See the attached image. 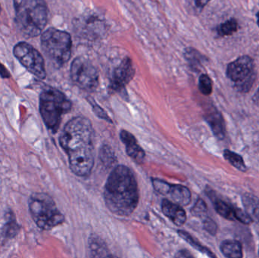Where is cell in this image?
Segmentation results:
<instances>
[{"instance_id":"cell-1","label":"cell","mask_w":259,"mask_h":258,"mask_svg":"<svg viewBox=\"0 0 259 258\" xmlns=\"http://www.w3.org/2000/svg\"><path fill=\"white\" fill-rule=\"evenodd\" d=\"M61 146L68 154L70 168L78 177H88L94 165V130L89 120L73 118L59 137Z\"/></svg>"},{"instance_id":"cell-2","label":"cell","mask_w":259,"mask_h":258,"mask_svg":"<svg viewBox=\"0 0 259 258\" xmlns=\"http://www.w3.org/2000/svg\"><path fill=\"white\" fill-rule=\"evenodd\" d=\"M104 198L109 211L118 216H129L135 211L138 186L130 168L119 165L112 171L105 186Z\"/></svg>"},{"instance_id":"cell-3","label":"cell","mask_w":259,"mask_h":258,"mask_svg":"<svg viewBox=\"0 0 259 258\" xmlns=\"http://www.w3.org/2000/svg\"><path fill=\"white\" fill-rule=\"evenodd\" d=\"M15 22L26 37H34L42 33L48 21L49 10L45 2L22 0L14 2Z\"/></svg>"},{"instance_id":"cell-4","label":"cell","mask_w":259,"mask_h":258,"mask_svg":"<svg viewBox=\"0 0 259 258\" xmlns=\"http://www.w3.org/2000/svg\"><path fill=\"white\" fill-rule=\"evenodd\" d=\"M71 103L60 91L44 90L39 97V111L47 128L53 133L59 130L64 114L71 110Z\"/></svg>"},{"instance_id":"cell-5","label":"cell","mask_w":259,"mask_h":258,"mask_svg":"<svg viewBox=\"0 0 259 258\" xmlns=\"http://www.w3.org/2000/svg\"><path fill=\"white\" fill-rule=\"evenodd\" d=\"M29 209L33 221L42 230H51L65 221L53 198L47 194H33L29 199Z\"/></svg>"},{"instance_id":"cell-6","label":"cell","mask_w":259,"mask_h":258,"mask_svg":"<svg viewBox=\"0 0 259 258\" xmlns=\"http://www.w3.org/2000/svg\"><path fill=\"white\" fill-rule=\"evenodd\" d=\"M41 46L50 62L60 67L71 57L72 41L67 32L50 28L41 36Z\"/></svg>"},{"instance_id":"cell-7","label":"cell","mask_w":259,"mask_h":258,"mask_svg":"<svg viewBox=\"0 0 259 258\" xmlns=\"http://www.w3.org/2000/svg\"><path fill=\"white\" fill-rule=\"evenodd\" d=\"M227 75L237 90L249 92L255 80V65L249 56H243L228 65Z\"/></svg>"},{"instance_id":"cell-8","label":"cell","mask_w":259,"mask_h":258,"mask_svg":"<svg viewBox=\"0 0 259 258\" xmlns=\"http://www.w3.org/2000/svg\"><path fill=\"white\" fill-rule=\"evenodd\" d=\"M73 82L83 90L93 92L99 86V74L92 62L83 57L73 61L71 67Z\"/></svg>"},{"instance_id":"cell-9","label":"cell","mask_w":259,"mask_h":258,"mask_svg":"<svg viewBox=\"0 0 259 258\" xmlns=\"http://www.w3.org/2000/svg\"><path fill=\"white\" fill-rule=\"evenodd\" d=\"M15 58L35 77L46 78L45 62L42 55L27 42H21L14 48Z\"/></svg>"},{"instance_id":"cell-10","label":"cell","mask_w":259,"mask_h":258,"mask_svg":"<svg viewBox=\"0 0 259 258\" xmlns=\"http://www.w3.org/2000/svg\"><path fill=\"white\" fill-rule=\"evenodd\" d=\"M154 189L161 195L170 197L172 202L178 205L187 206L191 201V192L188 188L182 185H171L163 180H152Z\"/></svg>"},{"instance_id":"cell-11","label":"cell","mask_w":259,"mask_h":258,"mask_svg":"<svg viewBox=\"0 0 259 258\" xmlns=\"http://www.w3.org/2000/svg\"><path fill=\"white\" fill-rule=\"evenodd\" d=\"M135 74L132 61L128 57L124 58L114 71L110 86L115 91H120L132 80Z\"/></svg>"},{"instance_id":"cell-12","label":"cell","mask_w":259,"mask_h":258,"mask_svg":"<svg viewBox=\"0 0 259 258\" xmlns=\"http://www.w3.org/2000/svg\"><path fill=\"white\" fill-rule=\"evenodd\" d=\"M121 139L125 145L127 154L137 163H143L145 159L144 151L140 146L134 135L126 130H121Z\"/></svg>"},{"instance_id":"cell-13","label":"cell","mask_w":259,"mask_h":258,"mask_svg":"<svg viewBox=\"0 0 259 258\" xmlns=\"http://www.w3.org/2000/svg\"><path fill=\"white\" fill-rule=\"evenodd\" d=\"M161 210L163 214L170 219L175 225L181 227L184 225L187 221V215L185 211L181 206L172 202L167 199H164L161 203Z\"/></svg>"},{"instance_id":"cell-14","label":"cell","mask_w":259,"mask_h":258,"mask_svg":"<svg viewBox=\"0 0 259 258\" xmlns=\"http://www.w3.org/2000/svg\"><path fill=\"white\" fill-rule=\"evenodd\" d=\"M205 120L211 127L214 136L219 139H225V127L223 117L216 109H211L205 115Z\"/></svg>"},{"instance_id":"cell-15","label":"cell","mask_w":259,"mask_h":258,"mask_svg":"<svg viewBox=\"0 0 259 258\" xmlns=\"http://www.w3.org/2000/svg\"><path fill=\"white\" fill-rule=\"evenodd\" d=\"M210 198L214 204V209L218 214L229 221H237V213L238 209L225 202L220 198L209 194Z\"/></svg>"},{"instance_id":"cell-16","label":"cell","mask_w":259,"mask_h":258,"mask_svg":"<svg viewBox=\"0 0 259 258\" xmlns=\"http://www.w3.org/2000/svg\"><path fill=\"white\" fill-rule=\"evenodd\" d=\"M245 212L249 215L252 221L259 225V198L252 194L246 193L242 198Z\"/></svg>"},{"instance_id":"cell-17","label":"cell","mask_w":259,"mask_h":258,"mask_svg":"<svg viewBox=\"0 0 259 258\" xmlns=\"http://www.w3.org/2000/svg\"><path fill=\"white\" fill-rule=\"evenodd\" d=\"M221 251L227 258H243L241 243L237 240H225L221 244Z\"/></svg>"},{"instance_id":"cell-18","label":"cell","mask_w":259,"mask_h":258,"mask_svg":"<svg viewBox=\"0 0 259 258\" xmlns=\"http://www.w3.org/2000/svg\"><path fill=\"white\" fill-rule=\"evenodd\" d=\"M90 250L91 258H107L110 254L104 242L95 236L90 239Z\"/></svg>"},{"instance_id":"cell-19","label":"cell","mask_w":259,"mask_h":258,"mask_svg":"<svg viewBox=\"0 0 259 258\" xmlns=\"http://www.w3.org/2000/svg\"><path fill=\"white\" fill-rule=\"evenodd\" d=\"M224 156H225V159L228 162H230L234 168H237V170L242 171V172H246L247 168H246V165H245L243 158L240 154L226 149L224 151Z\"/></svg>"},{"instance_id":"cell-20","label":"cell","mask_w":259,"mask_h":258,"mask_svg":"<svg viewBox=\"0 0 259 258\" xmlns=\"http://www.w3.org/2000/svg\"><path fill=\"white\" fill-rule=\"evenodd\" d=\"M237 29H238V23H237V20L231 18V19L222 23L218 27V33L222 36H230L237 32Z\"/></svg>"},{"instance_id":"cell-21","label":"cell","mask_w":259,"mask_h":258,"mask_svg":"<svg viewBox=\"0 0 259 258\" xmlns=\"http://www.w3.org/2000/svg\"><path fill=\"white\" fill-rule=\"evenodd\" d=\"M199 88L203 95H209L212 92V83L207 74H202L199 77Z\"/></svg>"},{"instance_id":"cell-22","label":"cell","mask_w":259,"mask_h":258,"mask_svg":"<svg viewBox=\"0 0 259 258\" xmlns=\"http://www.w3.org/2000/svg\"><path fill=\"white\" fill-rule=\"evenodd\" d=\"M192 215L197 218H205L207 217V206L203 200L199 198L191 210Z\"/></svg>"},{"instance_id":"cell-23","label":"cell","mask_w":259,"mask_h":258,"mask_svg":"<svg viewBox=\"0 0 259 258\" xmlns=\"http://www.w3.org/2000/svg\"><path fill=\"white\" fill-rule=\"evenodd\" d=\"M178 234H179V236H181V238H183L186 242H188L191 246H193V248L199 250L201 252H208V250H207L206 248H204L200 243H199L196 239H193L187 232L179 230V231H178Z\"/></svg>"},{"instance_id":"cell-24","label":"cell","mask_w":259,"mask_h":258,"mask_svg":"<svg viewBox=\"0 0 259 258\" xmlns=\"http://www.w3.org/2000/svg\"><path fill=\"white\" fill-rule=\"evenodd\" d=\"M185 56L187 60L190 62V65L193 67H197L200 65L201 58L202 56L196 50L193 48H188L185 53Z\"/></svg>"},{"instance_id":"cell-25","label":"cell","mask_w":259,"mask_h":258,"mask_svg":"<svg viewBox=\"0 0 259 258\" xmlns=\"http://www.w3.org/2000/svg\"><path fill=\"white\" fill-rule=\"evenodd\" d=\"M203 227L208 233L213 235V236H214L216 233H217V224H216V223L214 222L212 219L208 218V217H206V218L203 219Z\"/></svg>"},{"instance_id":"cell-26","label":"cell","mask_w":259,"mask_h":258,"mask_svg":"<svg viewBox=\"0 0 259 258\" xmlns=\"http://www.w3.org/2000/svg\"><path fill=\"white\" fill-rule=\"evenodd\" d=\"M101 159L102 162L106 165H112V164L115 162V156L113 153L108 149L107 147H105L104 149L102 150L101 151Z\"/></svg>"},{"instance_id":"cell-27","label":"cell","mask_w":259,"mask_h":258,"mask_svg":"<svg viewBox=\"0 0 259 258\" xmlns=\"http://www.w3.org/2000/svg\"><path fill=\"white\" fill-rule=\"evenodd\" d=\"M9 221V222L6 225V233L9 235V236H12L13 234H15L17 230V227H16V224H15V221L12 220V218Z\"/></svg>"},{"instance_id":"cell-28","label":"cell","mask_w":259,"mask_h":258,"mask_svg":"<svg viewBox=\"0 0 259 258\" xmlns=\"http://www.w3.org/2000/svg\"><path fill=\"white\" fill-rule=\"evenodd\" d=\"M94 112H95V113L97 114L99 117H100L101 118H103V119L109 120V121H110L109 117L106 115V112H105L100 107V106H95L94 107Z\"/></svg>"},{"instance_id":"cell-29","label":"cell","mask_w":259,"mask_h":258,"mask_svg":"<svg viewBox=\"0 0 259 258\" xmlns=\"http://www.w3.org/2000/svg\"><path fill=\"white\" fill-rule=\"evenodd\" d=\"M0 75L3 78H9V77H10L9 71H7V69L1 63H0Z\"/></svg>"},{"instance_id":"cell-30","label":"cell","mask_w":259,"mask_h":258,"mask_svg":"<svg viewBox=\"0 0 259 258\" xmlns=\"http://www.w3.org/2000/svg\"><path fill=\"white\" fill-rule=\"evenodd\" d=\"M175 258H193L192 256L189 254L187 251H181L177 254L176 257Z\"/></svg>"},{"instance_id":"cell-31","label":"cell","mask_w":259,"mask_h":258,"mask_svg":"<svg viewBox=\"0 0 259 258\" xmlns=\"http://www.w3.org/2000/svg\"><path fill=\"white\" fill-rule=\"evenodd\" d=\"M253 101L257 104H259V88L253 96Z\"/></svg>"},{"instance_id":"cell-32","label":"cell","mask_w":259,"mask_h":258,"mask_svg":"<svg viewBox=\"0 0 259 258\" xmlns=\"http://www.w3.org/2000/svg\"><path fill=\"white\" fill-rule=\"evenodd\" d=\"M107 258H118V257H116V256L113 255V254H109V257Z\"/></svg>"},{"instance_id":"cell-33","label":"cell","mask_w":259,"mask_h":258,"mask_svg":"<svg viewBox=\"0 0 259 258\" xmlns=\"http://www.w3.org/2000/svg\"><path fill=\"white\" fill-rule=\"evenodd\" d=\"M257 23H258V25L259 27V12L257 13Z\"/></svg>"},{"instance_id":"cell-34","label":"cell","mask_w":259,"mask_h":258,"mask_svg":"<svg viewBox=\"0 0 259 258\" xmlns=\"http://www.w3.org/2000/svg\"><path fill=\"white\" fill-rule=\"evenodd\" d=\"M210 256H211V258H215V257H214V256L212 255V254H211V253H210Z\"/></svg>"},{"instance_id":"cell-35","label":"cell","mask_w":259,"mask_h":258,"mask_svg":"<svg viewBox=\"0 0 259 258\" xmlns=\"http://www.w3.org/2000/svg\"><path fill=\"white\" fill-rule=\"evenodd\" d=\"M0 12H1V7H0Z\"/></svg>"},{"instance_id":"cell-36","label":"cell","mask_w":259,"mask_h":258,"mask_svg":"<svg viewBox=\"0 0 259 258\" xmlns=\"http://www.w3.org/2000/svg\"><path fill=\"white\" fill-rule=\"evenodd\" d=\"M258 254H259V251H258Z\"/></svg>"}]
</instances>
